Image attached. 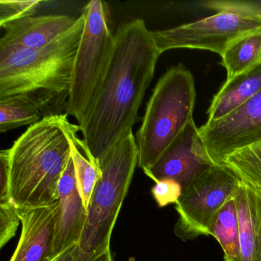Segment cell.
Wrapping results in <instances>:
<instances>
[{"instance_id":"7","label":"cell","mask_w":261,"mask_h":261,"mask_svg":"<svg viewBox=\"0 0 261 261\" xmlns=\"http://www.w3.org/2000/svg\"><path fill=\"white\" fill-rule=\"evenodd\" d=\"M239 178L222 165L214 166L195 178L175 203L178 220L175 234L183 241L210 236L215 216L234 195Z\"/></svg>"},{"instance_id":"25","label":"cell","mask_w":261,"mask_h":261,"mask_svg":"<svg viewBox=\"0 0 261 261\" xmlns=\"http://www.w3.org/2000/svg\"><path fill=\"white\" fill-rule=\"evenodd\" d=\"M77 252H79V244H76L61 253L53 261H76Z\"/></svg>"},{"instance_id":"5","label":"cell","mask_w":261,"mask_h":261,"mask_svg":"<svg viewBox=\"0 0 261 261\" xmlns=\"http://www.w3.org/2000/svg\"><path fill=\"white\" fill-rule=\"evenodd\" d=\"M195 98L193 75L181 64L171 67L160 77L136 137L138 166L143 172L155 165L193 118Z\"/></svg>"},{"instance_id":"12","label":"cell","mask_w":261,"mask_h":261,"mask_svg":"<svg viewBox=\"0 0 261 261\" xmlns=\"http://www.w3.org/2000/svg\"><path fill=\"white\" fill-rule=\"evenodd\" d=\"M59 213L51 260L72 246L79 244L87 221V208L77 189L74 163L71 158L58 189Z\"/></svg>"},{"instance_id":"9","label":"cell","mask_w":261,"mask_h":261,"mask_svg":"<svg viewBox=\"0 0 261 261\" xmlns=\"http://www.w3.org/2000/svg\"><path fill=\"white\" fill-rule=\"evenodd\" d=\"M207 153L215 165L238 149L261 141V91L228 115L199 128Z\"/></svg>"},{"instance_id":"23","label":"cell","mask_w":261,"mask_h":261,"mask_svg":"<svg viewBox=\"0 0 261 261\" xmlns=\"http://www.w3.org/2000/svg\"><path fill=\"white\" fill-rule=\"evenodd\" d=\"M21 224L19 208L11 198L0 199V247L14 238Z\"/></svg>"},{"instance_id":"20","label":"cell","mask_w":261,"mask_h":261,"mask_svg":"<svg viewBox=\"0 0 261 261\" xmlns=\"http://www.w3.org/2000/svg\"><path fill=\"white\" fill-rule=\"evenodd\" d=\"M222 166L233 172L240 181L261 190V141L230 154Z\"/></svg>"},{"instance_id":"21","label":"cell","mask_w":261,"mask_h":261,"mask_svg":"<svg viewBox=\"0 0 261 261\" xmlns=\"http://www.w3.org/2000/svg\"><path fill=\"white\" fill-rule=\"evenodd\" d=\"M43 3L41 0H1L0 27L4 29L13 22L34 16Z\"/></svg>"},{"instance_id":"10","label":"cell","mask_w":261,"mask_h":261,"mask_svg":"<svg viewBox=\"0 0 261 261\" xmlns=\"http://www.w3.org/2000/svg\"><path fill=\"white\" fill-rule=\"evenodd\" d=\"M214 166L218 165L211 160L200 135L199 128L192 118L145 174L155 182L163 179L174 180L185 189Z\"/></svg>"},{"instance_id":"15","label":"cell","mask_w":261,"mask_h":261,"mask_svg":"<svg viewBox=\"0 0 261 261\" xmlns=\"http://www.w3.org/2000/svg\"><path fill=\"white\" fill-rule=\"evenodd\" d=\"M65 101L50 96L16 95L0 99V133L36 124L56 115L55 103Z\"/></svg>"},{"instance_id":"18","label":"cell","mask_w":261,"mask_h":261,"mask_svg":"<svg viewBox=\"0 0 261 261\" xmlns=\"http://www.w3.org/2000/svg\"><path fill=\"white\" fill-rule=\"evenodd\" d=\"M209 233L221 245L224 261H242L234 195L226 201L217 214Z\"/></svg>"},{"instance_id":"13","label":"cell","mask_w":261,"mask_h":261,"mask_svg":"<svg viewBox=\"0 0 261 261\" xmlns=\"http://www.w3.org/2000/svg\"><path fill=\"white\" fill-rule=\"evenodd\" d=\"M77 18L66 15L33 16L10 24L4 28L0 51L48 46L71 30Z\"/></svg>"},{"instance_id":"26","label":"cell","mask_w":261,"mask_h":261,"mask_svg":"<svg viewBox=\"0 0 261 261\" xmlns=\"http://www.w3.org/2000/svg\"><path fill=\"white\" fill-rule=\"evenodd\" d=\"M94 261H114L112 254H111V250H108V251L103 253V254L100 255V256L97 257Z\"/></svg>"},{"instance_id":"8","label":"cell","mask_w":261,"mask_h":261,"mask_svg":"<svg viewBox=\"0 0 261 261\" xmlns=\"http://www.w3.org/2000/svg\"><path fill=\"white\" fill-rule=\"evenodd\" d=\"M261 30V22L252 16L218 12L196 22L151 32L162 54L176 48L205 50L221 55L238 38Z\"/></svg>"},{"instance_id":"6","label":"cell","mask_w":261,"mask_h":261,"mask_svg":"<svg viewBox=\"0 0 261 261\" xmlns=\"http://www.w3.org/2000/svg\"><path fill=\"white\" fill-rule=\"evenodd\" d=\"M85 24L74 61L66 114L82 126L92 110L109 66L115 34L107 3L92 0L84 7Z\"/></svg>"},{"instance_id":"16","label":"cell","mask_w":261,"mask_h":261,"mask_svg":"<svg viewBox=\"0 0 261 261\" xmlns=\"http://www.w3.org/2000/svg\"><path fill=\"white\" fill-rule=\"evenodd\" d=\"M261 91V64L248 72L226 81L207 110V121H216L230 114Z\"/></svg>"},{"instance_id":"3","label":"cell","mask_w":261,"mask_h":261,"mask_svg":"<svg viewBox=\"0 0 261 261\" xmlns=\"http://www.w3.org/2000/svg\"><path fill=\"white\" fill-rule=\"evenodd\" d=\"M85 24L82 12L73 28L48 46L0 51V99L43 95L68 100Z\"/></svg>"},{"instance_id":"27","label":"cell","mask_w":261,"mask_h":261,"mask_svg":"<svg viewBox=\"0 0 261 261\" xmlns=\"http://www.w3.org/2000/svg\"><path fill=\"white\" fill-rule=\"evenodd\" d=\"M129 261H134V259H130V260H129Z\"/></svg>"},{"instance_id":"2","label":"cell","mask_w":261,"mask_h":261,"mask_svg":"<svg viewBox=\"0 0 261 261\" xmlns=\"http://www.w3.org/2000/svg\"><path fill=\"white\" fill-rule=\"evenodd\" d=\"M68 114H56L30 126L10 148V195L18 207L49 205L71 158Z\"/></svg>"},{"instance_id":"11","label":"cell","mask_w":261,"mask_h":261,"mask_svg":"<svg viewBox=\"0 0 261 261\" xmlns=\"http://www.w3.org/2000/svg\"><path fill=\"white\" fill-rule=\"evenodd\" d=\"M59 206L57 201L49 205L18 207L22 230L10 261H53L51 255Z\"/></svg>"},{"instance_id":"24","label":"cell","mask_w":261,"mask_h":261,"mask_svg":"<svg viewBox=\"0 0 261 261\" xmlns=\"http://www.w3.org/2000/svg\"><path fill=\"white\" fill-rule=\"evenodd\" d=\"M181 185L172 179H163L155 182L152 188V196L159 207H163L175 204L182 194Z\"/></svg>"},{"instance_id":"1","label":"cell","mask_w":261,"mask_h":261,"mask_svg":"<svg viewBox=\"0 0 261 261\" xmlns=\"http://www.w3.org/2000/svg\"><path fill=\"white\" fill-rule=\"evenodd\" d=\"M162 53L144 21L121 24L109 66L89 115L80 126L90 157L99 164L108 151L133 133Z\"/></svg>"},{"instance_id":"17","label":"cell","mask_w":261,"mask_h":261,"mask_svg":"<svg viewBox=\"0 0 261 261\" xmlns=\"http://www.w3.org/2000/svg\"><path fill=\"white\" fill-rule=\"evenodd\" d=\"M221 57V65L227 71V81L259 66L261 64V30L247 33L233 41Z\"/></svg>"},{"instance_id":"4","label":"cell","mask_w":261,"mask_h":261,"mask_svg":"<svg viewBox=\"0 0 261 261\" xmlns=\"http://www.w3.org/2000/svg\"><path fill=\"white\" fill-rule=\"evenodd\" d=\"M134 134L114 145L98 166L100 176L87 209V221L76 261H94L111 250L113 230L138 164Z\"/></svg>"},{"instance_id":"14","label":"cell","mask_w":261,"mask_h":261,"mask_svg":"<svg viewBox=\"0 0 261 261\" xmlns=\"http://www.w3.org/2000/svg\"><path fill=\"white\" fill-rule=\"evenodd\" d=\"M242 261H261V190L240 181L234 195Z\"/></svg>"},{"instance_id":"19","label":"cell","mask_w":261,"mask_h":261,"mask_svg":"<svg viewBox=\"0 0 261 261\" xmlns=\"http://www.w3.org/2000/svg\"><path fill=\"white\" fill-rule=\"evenodd\" d=\"M79 131H81L80 126L75 125L70 132L71 159L74 163L77 189L84 205L88 209L93 192L100 178V170L98 165L90 157L83 141L77 137Z\"/></svg>"},{"instance_id":"22","label":"cell","mask_w":261,"mask_h":261,"mask_svg":"<svg viewBox=\"0 0 261 261\" xmlns=\"http://www.w3.org/2000/svg\"><path fill=\"white\" fill-rule=\"evenodd\" d=\"M201 6L208 10L218 12H229L243 16H252L261 22V0H213L201 3Z\"/></svg>"}]
</instances>
